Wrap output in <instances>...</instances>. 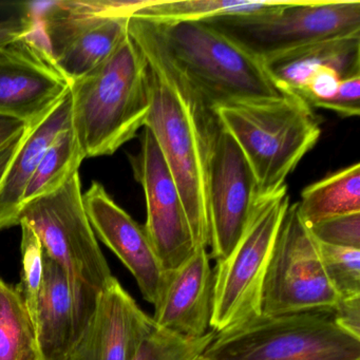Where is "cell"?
<instances>
[{
  "label": "cell",
  "mask_w": 360,
  "mask_h": 360,
  "mask_svg": "<svg viewBox=\"0 0 360 360\" xmlns=\"http://www.w3.org/2000/svg\"><path fill=\"white\" fill-rule=\"evenodd\" d=\"M127 31L148 67L150 107L145 127L157 141L178 185L195 245L207 248L208 166L220 122L214 107L170 56L155 22L132 15Z\"/></svg>",
  "instance_id": "1"
},
{
  "label": "cell",
  "mask_w": 360,
  "mask_h": 360,
  "mask_svg": "<svg viewBox=\"0 0 360 360\" xmlns=\"http://www.w3.org/2000/svg\"><path fill=\"white\" fill-rule=\"evenodd\" d=\"M72 128L85 159L111 155L145 127L148 67L126 34L108 58L70 86Z\"/></svg>",
  "instance_id": "2"
},
{
  "label": "cell",
  "mask_w": 360,
  "mask_h": 360,
  "mask_svg": "<svg viewBox=\"0 0 360 360\" xmlns=\"http://www.w3.org/2000/svg\"><path fill=\"white\" fill-rule=\"evenodd\" d=\"M214 110L248 160L260 201L288 189L286 179L321 134L313 108L294 94L277 100L225 105Z\"/></svg>",
  "instance_id": "3"
},
{
  "label": "cell",
  "mask_w": 360,
  "mask_h": 360,
  "mask_svg": "<svg viewBox=\"0 0 360 360\" xmlns=\"http://www.w3.org/2000/svg\"><path fill=\"white\" fill-rule=\"evenodd\" d=\"M155 24L179 68L214 109L292 94L274 79L261 58L210 22Z\"/></svg>",
  "instance_id": "4"
},
{
  "label": "cell",
  "mask_w": 360,
  "mask_h": 360,
  "mask_svg": "<svg viewBox=\"0 0 360 360\" xmlns=\"http://www.w3.org/2000/svg\"><path fill=\"white\" fill-rule=\"evenodd\" d=\"M202 355L208 360H360V338L341 328L332 311L260 314L216 334Z\"/></svg>",
  "instance_id": "5"
},
{
  "label": "cell",
  "mask_w": 360,
  "mask_h": 360,
  "mask_svg": "<svg viewBox=\"0 0 360 360\" xmlns=\"http://www.w3.org/2000/svg\"><path fill=\"white\" fill-rule=\"evenodd\" d=\"M266 62L286 52L360 33V1L280 0L260 13L207 20Z\"/></svg>",
  "instance_id": "6"
},
{
  "label": "cell",
  "mask_w": 360,
  "mask_h": 360,
  "mask_svg": "<svg viewBox=\"0 0 360 360\" xmlns=\"http://www.w3.org/2000/svg\"><path fill=\"white\" fill-rule=\"evenodd\" d=\"M290 204L288 189L261 201L239 243L226 258L218 261L210 319L216 334L260 315L265 273Z\"/></svg>",
  "instance_id": "7"
},
{
  "label": "cell",
  "mask_w": 360,
  "mask_h": 360,
  "mask_svg": "<svg viewBox=\"0 0 360 360\" xmlns=\"http://www.w3.org/2000/svg\"><path fill=\"white\" fill-rule=\"evenodd\" d=\"M22 222L77 281L101 292L115 279L86 214L79 172L58 191L22 205L18 225Z\"/></svg>",
  "instance_id": "8"
},
{
  "label": "cell",
  "mask_w": 360,
  "mask_h": 360,
  "mask_svg": "<svg viewBox=\"0 0 360 360\" xmlns=\"http://www.w3.org/2000/svg\"><path fill=\"white\" fill-rule=\"evenodd\" d=\"M339 297L330 285L319 248L290 204L280 224L261 292L262 315L332 311Z\"/></svg>",
  "instance_id": "9"
},
{
  "label": "cell",
  "mask_w": 360,
  "mask_h": 360,
  "mask_svg": "<svg viewBox=\"0 0 360 360\" xmlns=\"http://www.w3.org/2000/svg\"><path fill=\"white\" fill-rule=\"evenodd\" d=\"M134 178L146 199L144 229L166 273L180 269L197 250L178 185L148 128H143L141 148L130 155Z\"/></svg>",
  "instance_id": "10"
},
{
  "label": "cell",
  "mask_w": 360,
  "mask_h": 360,
  "mask_svg": "<svg viewBox=\"0 0 360 360\" xmlns=\"http://www.w3.org/2000/svg\"><path fill=\"white\" fill-rule=\"evenodd\" d=\"M207 187L210 257L219 261L239 243L261 202L248 160L221 123L208 166Z\"/></svg>",
  "instance_id": "11"
},
{
  "label": "cell",
  "mask_w": 360,
  "mask_h": 360,
  "mask_svg": "<svg viewBox=\"0 0 360 360\" xmlns=\"http://www.w3.org/2000/svg\"><path fill=\"white\" fill-rule=\"evenodd\" d=\"M47 47L28 37L0 47V117L33 128L70 91Z\"/></svg>",
  "instance_id": "12"
},
{
  "label": "cell",
  "mask_w": 360,
  "mask_h": 360,
  "mask_svg": "<svg viewBox=\"0 0 360 360\" xmlns=\"http://www.w3.org/2000/svg\"><path fill=\"white\" fill-rule=\"evenodd\" d=\"M43 252V282L33 315L39 360H68L96 311L100 292Z\"/></svg>",
  "instance_id": "13"
},
{
  "label": "cell",
  "mask_w": 360,
  "mask_h": 360,
  "mask_svg": "<svg viewBox=\"0 0 360 360\" xmlns=\"http://www.w3.org/2000/svg\"><path fill=\"white\" fill-rule=\"evenodd\" d=\"M83 200L94 233L129 269L145 300L155 307L170 274L164 271L144 226L120 207L96 181L83 193Z\"/></svg>",
  "instance_id": "14"
},
{
  "label": "cell",
  "mask_w": 360,
  "mask_h": 360,
  "mask_svg": "<svg viewBox=\"0 0 360 360\" xmlns=\"http://www.w3.org/2000/svg\"><path fill=\"white\" fill-rule=\"evenodd\" d=\"M128 20L75 13L53 3L41 24L54 64L72 83L115 52L127 34Z\"/></svg>",
  "instance_id": "15"
},
{
  "label": "cell",
  "mask_w": 360,
  "mask_h": 360,
  "mask_svg": "<svg viewBox=\"0 0 360 360\" xmlns=\"http://www.w3.org/2000/svg\"><path fill=\"white\" fill-rule=\"evenodd\" d=\"M153 326V318L115 278L98 295L96 311L68 360H132Z\"/></svg>",
  "instance_id": "16"
},
{
  "label": "cell",
  "mask_w": 360,
  "mask_h": 360,
  "mask_svg": "<svg viewBox=\"0 0 360 360\" xmlns=\"http://www.w3.org/2000/svg\"><path fill=\"white\" fill-rule=\"evenodd\" d=\"M214 299V271L210 255L198 248L193 256L170 274L155 307L153 319L160 328L180 336L198 338L210 328Z\"/></svg>",
  "instance_id": "17"
},
{
  "label": "cell",
  "mask_w": 360,
  "mask_h": 360,
  "mask_svg": "<svg viewBox=\"0 0 360 360\" xmlns=\"http://www.w3.org/2000/svg\"><path fill=\"white\" fill-rule=\"evenodd\" d=\"M72 126L70 91L26 136L0 182V231L18 226L27 185L54 139Z\"/></svg>",
  "instance_id": "18"
},
{
  "label": "cell",
  "mask_w": 360,
  "mask_h": 360,
  "mask_svg": "<svg viewBox=\"0 0 360 360\" xmlns=\"http://www.w3.org/2000/svg\"><path fill=\"white\" fill-rule=\"evenodd\" d=\"M264 63L274 79L294 94L311 73L326 67L349 79L360 75V33L311 44Z\"/></svg>",
  "instance_id": "19"
},
{
  "label": "cell",
  "mask_w": 360,
  "mask_h": 360,
  "mask_svg": "<svg viewBox=\"0 0 360 360\" xmlns=\"http://www.w3.org/2000/svg\"><path fill=\"white\" fill-rule=\"evenodd\" d=\"M297 210L307 229L326 219L360 212V164L347 166L305 187Z\"/></svg>",
  "instance_id": "20"
},
{
  "label": "cell",
  "mask_w": 360,
  "mask_h": 360,
  "mask_svg": "<svg viewBox=\"0 0 360 360\" xmlns=\"http://www.w3.org/2000/svg\"><path fill=\"white\" fill-rule=\"evenodd\" d=\"M279 3L280 0H150L134 15L155 22H207L224 16L260 13Z\"/></svg>",
  "instance_id": "21"
},
{
  "label": "cell",
  "mask_w": 360,
  "mask_h": 360,
  "mask_svg": "<svg viewBox=\"0 0 360 360\" xmlns=\"http://www.w3.org/2000/svg\"><path fill=\"white\" fill-rule=\"evenodd\" d=\"M34 323L15 286L0 279V360H39Z\"/></svg>",
  "instance_id": "22"
},
{
  "label": "cell",
  "mask_w": 360,
  "mask_h": 360,
  "mask_svg": "<svg viewBox=\"0 0 360 360\" xmlns=\"http://www.w3.org/2000/svg\"><path fill=\"white\" fill-rule=\"evenodd\" d=\"M85 160L72 126L63 130L54 139L27 185L22 197L25 204L58 191L67 181L79 172ZM22 210V208H20Z\"/></svg>",
  "instance_id": "23"
},
{
  "label": "cell",
  "mask_w": 360,
  "mask_h": 360,
  "mask_svg": "<svg viewBox=\"0 0 360 360\" xmlns=\"http://www.w3.org/2000/svg\"><path fill=\"white\" fill-rule=\"evenodd\" d=\"M216 333L198 338L180 336L153 321V328L139 345L132 360H195L214 340Z\"/></svg>",
  "instance_id": "24"
},
{
  "label": "cell",
  "mask_w": 360,
  "mask_h": 360,
  "mask_svg": "<svg viewBox=\"0 0 360 360\" xmlns=\"http://www.w3.org/2000/svg\"><path fill=\"white\" fill-rule=\"evenodd\" d=\"M318 248L324 273L339 299L359 296L360 250L319 242Z\"/></svg>",
  "instance_id": "25"
},
{
  "label": "cell",
  "mask_w": 360,
  "mask_h": 360,
  "mask_svg": "<svg viewBox=\"0 0 360 360\" xmlns=\"http://www.w3.org/2000/svg\"><path fill=\"white\" fill-rule=\"evenodd\" d=\"M22 227V269L20 283L15 286L26 304L33 320L37 299L41 292L44 277V252L41 240L35 231L26 223H20Z\"/></svg>",
  "instance_id": "26"
},
{
  "label": "cell",
  "mask_w": 360,
  "mask_h": 360,
  "mask_svg": "<svg viewBox=\"0 0 360 360\" xmlns=\"http://www.w3.org/2000/svg\"><path fill=\"white\" fill-rule=\"evenodd\" d=\"M309 231L319 243L360 250V212L326 219Z\"/></svg>",
  "instance_id": "27"
},
{
  "label": "cell",
  "mask_w": 360,
  "mask_h": 360,
  "mask_svg": "<svg viewBox=\"0 0 360 360\" xmlns=\"http://www.w3.org/2000/svg\"><path fill=\"white\" fill-rule=\"evenodd\" d=\"M150 0L121 1V0H71L58 1V6L75 13L92 14L105 18H128L146 7Z\"/></svg>",
  "instance_id": "28"
},
{
  "label": "cell",
  "mask_w": 360,
  "mask_h": 360,
  "mask_svg": "<svg viewBox=\"0 0 360 360\" xmlns=\"http://www.w3.org/2000/svg\"><path fill=\"white\" fill-rule=\"evenodd\" d=\"M317 108L334 111L342 117L360 115V75L343 79L336 94L318 105Z\"/></svg>",
  "instance_id": "29"
},
{
  "label": "cell",
  "mask_w": 360,
  "mask_h": 360,
  "mask_svg": "<svg viewBox=\"0 0 360 360\" xmlns=\"http://www.w3.org/2000/svg\"><path fill=\"white\" fill-rule=\"evenodd\" d=\"M335 322L353 336L360 338V295L347 299H339L332 309Z\"/></svg>",
  "instance_id": "30"
},
{
  "label": "cell",
  "mask_w": 360,
  "mask_h": 360,
  "mask_svg": "<svg viewBox=\"0 0 360 360\" xmlns=\"http://www.w3.org/2000/svg\"><path fill=\"white\" fill-rule=\"evenodd\" d=\"M34 20L29 15L0 20V47L28 37L34 31Z\"/></svg>",
  "instance_id": "31"
},
{
  "label": "cell",
  "mask_w": 360,
  "mask_h": 360,
  "mask_svg": "<svg viewBox=\"0 0 360 360\" xmlns=\"http://www.w3.org/2000/svg\"><path fill=\"white\" fill-rule=\"evenodd\" d=\"M27 129L28 127L22 122L0 117V149H3L12 141L24 134Z\"/></svg>",
  "instance_id": "32"
},
{
  "label": "cell",
  "mask_w": 360,
  "mask_h": 360,
  "mask_svg": "<svg viewBox=\"0 0 360 360\" xmlns=\"http://www.w3.org/2000/svg\"><path fill=\"white\" fill-rule=\"evenodd\" d=\"M27 131H28V129H27ZM27 131L25 132L24 134H22V136L16 138L15 140L12 141L10 144L4 147L3 149H0V182L3 180L4 176H5L6 172H7L12 160L14 159L16 153H18V149H20V145H22L25 136H26Z\"/></svg>",
  "instance_id": "33"
},
{
  "label": "cell",
  "mask_w": 360,
  "mask_h": 360,
  "mask_svg": "<svg viewBox=\"0 0 360 360\" xmlns=\"http://www.w3.org/2000/svg\"><path fill=\"white\" fill-rule=\"evenodd\" d=\"M195 360H208V359H206V358L204 357L203 355H200L199 357L195 358Z\"/></svg>",
  "instance_id": "34"
}]
</instances>
